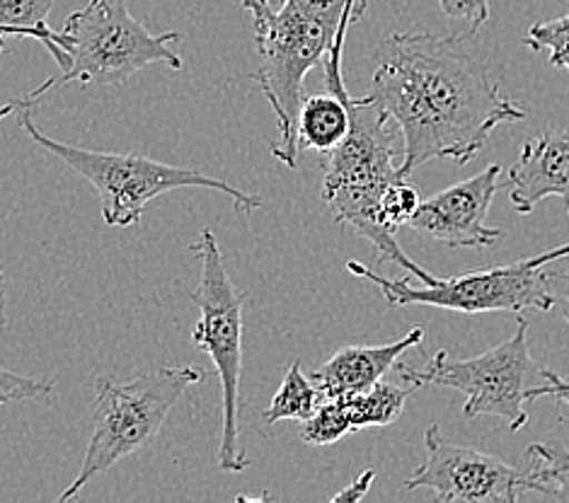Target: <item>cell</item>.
I'll return each mask as SVG.
<instances>
[{
  "label": "cell",
  "instance_id": "obj_9",
  "mask_svg": "<svg viewBox=\"0 0 569 503\" xmlns=\"http://www.w3.org/2000/svg\"><path fill=\"white\" fill-rule=\"evenodd\" d=\"M349 274L371 281L390 308L433 305L456 312H521L552 310V301L543 281V266H531L526 260L509 266L466 271L453 279H437L431 285H415L408 279L392 281L371 271L361 262H347Z\"/></svg>",
  "mask_w": 569,
  "mask_h": 503
},
{
  "label": "cell",
  "instance_id": "obj_10",
  "mask_svg": "<svg viewBox=\"0 0 569 503\" xmlns=\"http://www.w3.org/2000/svg\"><path fill=\"white\" fill-rule=\"evenodd\" d=\"M425 445V465L405 482L412 492L431 489L441 503H513L533 492L531 474L490 453L446 441L439 426L427 429Z\"/></svg>",
  "mask_w": 569,
  "mask_h": 503
},
{
  "label": "cell",
  "instance_id": "obj_23",
  "mask_svg": "<svg viewBox=\"0 0 569 503\" xmlns=\"http://www.w3.org/2000/svg\"><path fill=\"white\" fill-rule=\"evenodd\" d=\"M439 6L451 22H468L470 34L490 20V0H439Z\"/></svg>",
  "mask_w": 569,
  "mask_h": 503
},
{
  "label": "cell",
  "instance_id": "obj_15",
  "mask_svg": "<svg viewBox=\"0 0 569 503\" xmlns=\"http://www.w3.org/2000/svg\"><path fill=\"white\" fill-rule=\"evenodd\" d=\"M53 0H0V24L16 27V30H22L30 39L42 42L66 73L71 68V57L63 49V34L53 32L47 24Z\"/></svg>",
  "mask_w": 569,
  "mask_h": 503
},
{
  "label": "cell",
  "instance_id": "obj_21",
  "mask_svg": "<svg viewBox=\"0 0 569 503\" xmlns=\"http://www.w3.org/2000/svg\"><path fill=\"white\" fill-rule=\"evenodd\" d=\"M419 192L417 187H412L408 180H396L392 184L386 187V192L381 197V221L398 233L402 225H408L415 211L419 209Z\"/></svg>",
  "mask_w": 569,
  "mask_h": 503
},
{
  "label": "cell",
  "instance_id": "obj_25",
  "mask_svg": "<svg viewBox=\"0 0 569 503\" xmlns=\"http://www.w3.org/2000/svg\"><path fill=\"white\" fill-rule=\"evenodd\" d=\"M540 375H543L548 383L546 385H531V390H528V400H538V398H560L562 402L569 404V383L567 380H562L560 375H555L552 371L543 369L540 371Z\"/></svg>",
  "mask_w": 569,
  "mask_h": 503
},
{
  "label": "cell",
  "instance_id": "obj_1",
  "mask_svg": "<svg viewBox=\"0 0 569 503\" xmlns=\"http://www.w3.org/2000/svg\"><path fill=\"white\" fill-rule=\"evenodd\" d=\"M470 37L400 32L381 44L369 98L402 133V180L429 160L466 165L497 127L526 119L521 107L499 92Z\"/></svg>",
  "mask_w": 569,
  "mask_h": 503
},
{
  "label": "cell",
  "instance_id": "obj_24",
  "mask_svg": "<svg viewBox=\"0 0 569 503\" xmlns=\"http://www.w3.org/2000/svg\"><path fill=\"white\" fill-rule=\"evenodd\" d=\"M543 281L552 301V310H560V315L569 324V269L552 271L543 266Z\"/></svg>",
  "mask_w": 569,
  "mask_h": 503
},
{
  "label": "cell",
  "instance_id": "obj_32",
  "mask_svg": "<svg viewBox=\"0 0 569 503\" xmlns=\"http://www.w3.org/2000/svg\"><path fill=\"white\" fill-rule=\"evenodd\" d=\"M567 211H569V209H567Z\"/></svg>",
  "mask_w": 569,
  "mask_h": 503
},
{
  "label": "cell",
  "instance_id": "obj_17",
  "mask_svg": "<svg viewBox=\"0 0 569 503\" xmlns=\"http://www.w3.org/2000/svg\"><path fill=\"white\" fill-rule=\"evenodd\" d=\"M322 402V392L313 383V378H306L301 371V363L293 361L289 365L283 383L277 390L272 404L264 412V424H279L283 419L306 421L316 414Z\"/></svg>",
  "mask_w": 569,
  "mask_h": 503
},
{
  "label": "cell",
  "instance_id": "obj_11",
  "mask_svg": "<svg viewBox=\"0 0 569 503\" xmlns=\"http://www.w3.org/2000/svg\"><path fill=\"white\" fill-rule=\"evenodd\" d=\"M501 168L490 165L431 199L419 203L410 219L415 233L449 244L453 250H485L501 240V228L487 225V213L499 189Z\"/></svg>",
  "mask_w": 569,
  "mask_h": 503
},
{
  "label": "cell",
  "instance_id": "obj_22",
  "mask_svg": "<svg viewBox=\"0 0 569 503\" xmlns=\"http://www.w3.org/2000/svg\"><path fill=\"white\" fill-rule=\"evenodd\" d=\"M51 380H34L27 375H18L0 365V406L10 402H24V400H39L53 392Z\"/></svg>",
  "mask_w": 569,
  "mask_h": 503
},
{
  "label": "cell",
  "instance_id": "obj_13",
  "mask_svg": "<svg viewBox=\"0 0 569 503\" xmlns=\"http://www.w3.org/2000/svg\"><path fill=\"white\" fill-rule=\"evenodd\" d=\"M425 330L412 328L408 334L392 344L381 346H347L335 353V356L320 365L310 375L320 388L322 400L347 398V394H359L381 383L383 375L396 369L405 351L417 349L422 344Z\"/></svg>",
  "mask_w": 569,
  "mask_h": 503
},
{
  "label": "cell",
  "instance_id": "obj_16",
  "mask_svg": "<svg viewBox=\"0 0 569 503\" xmlns=\"http://www.w3.org/2000/svg\"><path fill=\"white\" fill-rule=\"evenodd\" d=\"M415 390L417 388L410 383L392 385L381 380V383H376L371 390L347 394L345 402L351 419V431L396 424Z\"/></svg>",
  "mask_w": 569,
  "mask_h": 503
},
{
  "label": "cell",
  "instance_id": "obj_14",
  "mask_svg": "<svg viewBox=\"0 0 569 503\" xmlns=\"http://www.w3.org/2000/svg\"><path fill=\"white\" fill-rule=\"evenodd\" d=\"M347 98H337L335 92L325 94H310L303 98L301 112H298V148H306V151H318V153H330L332 148L345 141L349 133L351 117Z\"/></svg>",
  "mask_w": 569,
  "mask_h": 503
},
{
  "label": "cell",
  "instance_id": "obj_26",
  "mask_svg": "<svg viewBox=\"0 0 569 503\" xmlns=\"http://www.w3.org/2000/svg\"><path fill=\"white\" fill-rule=\"evenodd\" d=\"M373 480H376V472L373 470L361 472L359 477L351 482L347 489H342V492H337L332 496V503H357V501H361L366 494H369Z\"/></svg>",
  "mask_w": 569,
  "mask_h": 503
},
{
  "label": "cell",
  "instance_id": "obj_20",
  "mask_svg": "<svg viewBox=\"0 0 569 503\" xmlns=\"http://www.w3.org/2000/svg\"><path fill=\"white\" fill-rule=\"evenodd\" d=\"M523 42L531 51H548L550 66L569 73V12L558 20L533 24Z\"/></svg>",
  "mask_w": 569,
  "mask_h": 503
},
{
  "label": "cell",
  "instance_id": "obj_19",
  "mask_svg": "<svg viewBox=\"0 0 569 503\" xmlns=\"http://www.w3.org/2000/svg\"><path fill=\"white\" fill-rule=\"evenodd\" d=\"M351 433V419L345 398L322 400L316 414L303 421L301 439L308 445H332Z\"/></svg>",
  "mask_w": 569,
  "mask_h": 503
},
{
  "label": "cell",
  "instance_id": "obj_18",
  "mask_svg": "<svg viewBox=\"0 0 569 503\" xmlns=\"http://www.w3.org/2000/svg\"><path fill=\"white\" fill-rule=\"evenodd\" d=\"M533 467L528 470L533 492L558 501H569V451L560 441L528 445Z\"/></svg>",
  "mask_w": 569,
  "mask_h": 503
},
{
  "label": "cell",
  "instance_id": "obj_28",
  "mask_svg": "<svg viewBox=\"0 0 569 503\" xmlns=\"http://www.w3.org/2000/svg\"><path fill=\"white\" fill-rule=\"evenodd\" d=\"M6 295H8V283H6V271L0 266V334L8 328V318H6Z\"/></svg>",
  "mask_w": 569,
  "mask_h": 503
},
{
  "label": "cell",
  "instance_id": "obj_5",
  "mask_svg": "<svg viewBox=\"0 0 569 503\" xmlns=\"http://www.w3.org/2000/svg\"><path fill=\"white\" fill-rule=\"evenodd\" d=\"M199 380L201 373L194 365H162L131 378L104 375L94 380L92 436L78 477L59 501H73L98 474L151 445L174 402Z\"/></svg>",
  "mask_w": 569,
  "mask_h": 503
},
{
  "label": "cell",
  "instance_id": "obj_3",
  "mask_svg": "<svg viewBox=\"0 0 569 503\" xmlns=\"http://www.w3.org/2000/svg\"><path fill=\"white\" fill-rule=\"evenodd\" d=\"M351 127L345 141L332 148L325 160L322 199L328 203L332 219L366 238L378 252V262H392L425 285H431V276L425 266L412 262L396 233L381 221V197L386 187L400 180L396 168V129L392 119L378 107L369 94L347 100Z\"/></svg>",
  "mask_w": 569,
  "mask_h": 503
},
{
  "label": "cell",
  "instance_id": "obj_2",
  "mask_svg": "<svg viewBox=\"0 0 569 503\" xmlns=\"http://www.w3.org/2000/svg\"><path fill=\"white\" fill-rule=\"evenodd\" d=\"M242 0L252 16L260 68L254 80L272 104L279 139L272 153L287 168L298 165V112L303 80L330 51H342L345 37L366 10V0Z\"/></svg>",
  "mask_w": 569,
  "mask_h": 503
},
{
  "label": "cell",
  "instance_id": "obj_31",
  "mask_svg": "<svg viewBox=\"0 0 569 503\" xmlns=\"http://www.w3.org/2000/svg\"><path fill=\"white\" fill-rule=\"evenodd\" d=\"M567 383H569V380H567Z\"/></svg>",
  "mask_w": 569,
  "mask_h": 503
},
{
  "label": "cell",
  "instance_id": "obj_30",
  "mask_svg": "<svg viewBox=\"0 0 569 503\" xmlns=\"http://www.w3.org/2000/svg\"><path fill=\"white\" fill-rule=\"evenodd\" d=\"M6 51V47H3V42H0V53H3Z\"/></svg>",
  "mask_w": 569,
  "mask_h": 503
},
{
  "label": "cell",
  "instance_id": "obj_29",
  "mask_svg": "<svg viewBox=\"0 0 569 503\" xmlns=\"http://www.w3.org/2000/svg\"><path fill=\"white\" fill-rule=\"evenodd\" d=\"M24 104V98H20V100H16V102H8V104H3L0 107V121H3L6 117H10L12 112H20V107Z\"/></svg>",
  "mask_w": 569,
  "mask_h": 503
},
{
  "label": "cell",
  "instance_id": "obj_27",
  "mask_svg": "<svg viewBox=\"0 0 569 503\" xmlns=\"http://www.w3.org/2000/svg\"><path fill=\"white\" fill-rule=\"evenodd\" d=\"M562 256H569V242L567 244H560V248H555V250H548V252H540L538 256H528V264L531 266H548L550 262H555V260H562Z\"/></svg>",
  "mask_w": 569,
  "mask_h": 503
},
{
  "label": "cell",
  "instance_id": "obj_4",
  "mask_svg": "<svg viewBox=\"0 0 569 503\" xmlns=\"http://www.w3.org/2000/svg\"><path fill=\"white\" fill-rule=\"evenodd\" d=\"M53 83H57V78H49L44 85H39L37 90L27 94L18 114L20 127L30 133V139L37 145H42L44 151L57 155L61 162H66V165L92 184V189L100 197L102 219L107 225L129 228L133 223H139L146 207L153 199L172 192V189L187 187L213 189V192L230 197L238 213H252L264 207L262 197L240 192V189L230 187L223 180H213V177L204 172L174 168L168 165V162H158L137 153H100L49 139L47 133L34 127L32 107L49 88H53Z\"/></svg>",
  "mask_w": 569,
  "mask_h": 503
},
{
  "label": "cell",
  "instance_id": "obj_6",
  "mask_svg": "<svg viewBox=\"0 0 569 503\" xmlns=\"http://www.w3.org/2000/svg\"><path fill=\"white\" fill-rule=\"evenodd\" d=\"M201 264L199 289L189 293L201 318L192 330V342L211 359L221 380L223 429L219 445V470L242 472L250 465L246 447L240 443V373H242V305L248 295L236 289L230 279L219 240L209 228L201 230L199 242L192 244Z\"/></svg>",
  "mask_w": 569,
  "mask_h": 503
},
{
  "label": "cell",
  "instance_id": "obj_12",
  "mask_svg": "<svg viewBox=\"0 0 569 503\" xmlns=\"http://www.w3.org/2000/svg\"><path fill=\"white\" fill-rule=\"evenodd\" d=\"M507 187L519 213H531L548 197L565 199L569 209V129H550L526 141Z\"/></svg>",
  "mask_w": 569,
  "mask_h": 503
},
{
  "label": "cell",
  "instance_id": "obj_7",
  "mask_svg": "<svg viewBox=\"0 0 569 503\" xmlns=\"http://www.w3.org/2000/svg\"><path fill=\"white\" fill-rule=\"evenodd\" d=\"M61 34L71 68L57 78L59 83L78 80L117 88L158 63L174 71L182 68L180 53L172 49L180 34L148 32L146 24L131 16L127 0H88L86 8L71 12Z\"/></svg>",
  "mask_w": 569,
  "mask_h": 503
},
{
  "label": "cell",
  "instance_id": "obj_8",
  "mask_svg": "<svg viewBox=\"0 0 569 503\" xmlns=\"http://www.w3.org/2000/svg\"><path fill=\"white\" fill-rule=\"evenodd\" d=\"M405 383L419 388H451L466 394L463 414H482L507 421L511 431L528 424V390H531L533 359L528 351V322L519 318L517 332L507 342L480 353L476 359H451L446 351L427 359L425 369L398 363Z\"/></svg>",
  "mask_w": 569,
  "mask_h": 503
}]
</instances>
